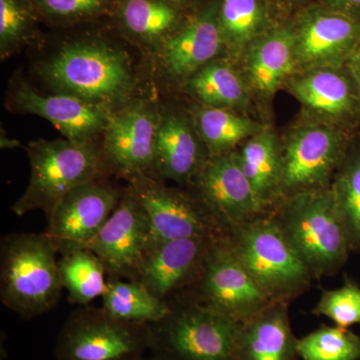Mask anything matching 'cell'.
<instances>
[{
  "mask_svg": "<svg viewBox=\"0 0 360 360\" xmlns=\"http://www.w3.org/2000/svg\"><path fill=\"white\" fill-rule=\"evenodd\" d=\"M37 70L56 94L112 110L129 101L136 84L129 53L101 40L68 42L40 61Z\"/></svg>",
  "mask_w": 360,
  "mask_h": 360,
  "instance_id": "cell-1",
  "label": "cell"
},
{
  "mask_svg": "<svg viewBox=\"0 0 360 360\" xmlns=\"http://www.w3.org/2000/svg\"><path fill=\"white\" fill-rule=\"evenodd\" d=\"M271 217L314 278L333 276L342 269L350 246L330 188L283 198Z\"/></svg>",
  "mask_w": 360,
  "mask_h": 360,
  "instance_id": "cell-2",
  "label": "cell"
},
{
  "mask_svg": "<svg viewBox=\"0 0 360 360\" xmlns=\"http://www.w3.org/2000/svg\"><path fill=\"white\" fill-rule=\"evenodd\" d=\"M56 248L42 233H9L0 241V300L23 319L58 307L63 288Z\"/></svg>",
  "mask_w": 360,
  "mask_h": 360,
  "instance_id": "cell-3",
  "label": "cell"
},
{
  "mask_svg": "<svg viewBox=\"0 0 360 360\" xmlns=\"http://www.w3.org/2000/svg\"><path fill=\"white\" fill-rule=\"evenodd\" d=\"M26 151L30 179L25 193L11 206L18 217L41 210L49 220L66 194L110 174L101 148L94 143L39 139L30 142Z\"/></svg>",
  "mask_w": 360,
  "mask_h": 360,
  "instance_id": "cell-4",
  "label": "cell"
},
{
  "mask_svg": "<svg viewBox=\"0 0 360 360\" xmlns=\"http://www.w3.org/2000/svg\"><path fill=\"white\" fill-rule=\"evenodd\" d=\"M226 238L270 302L290 304L310 288L314 276L288 245L271 213L232 229Z\"/></svg>",
  "mask_w": 360,
  "mask_h": 360,
  "instance_id": "cell-5",
  "label": "cell"
},
{
  "mask_svg": "<svg viewBox=\"0 0 360 360\" xmlns=\"http://www.w3.org/2000/svg\"><path fill=\"white\" fill-rule=\"evenodd\" d=\"M150 326L151 356L158 360H238L241 323L198 303L174 300Z\"/></svg>",
  "mask_w": 360,
  "mask_h": 360,
  "instance_id": "cell-6",
  "label": "cell"
},
{
  "mask_svg": "<svg viewBox=\"0 0 360 360\" xmlns=\"http://www.w3.org/2000/svg\"><path fill=\"white\" fill-rule=\"evenodd\" d=\"M354 135L331 123L302 115L281 139V200L328 189Z\"/></svg>",
  "mask_w": 360,
  "mask_h": 360,
  "instance_id": "cell-7",
  "label": "cell"
},
{
  "mask_svg": "<svg viewBox=\"0 0 360 360\" xmlns=\"http://www.w3.org/2000/svg\"><path fill=\"white\" fill-rule=\"evenodd\" d=\"M150 349V326L108 314L103 307H79L59 330L58 360H144Z\"/></svg>",
  "mask_w": 360,
  "mask_h": 360,
  "instance_id": "cell-8",
  "label": "cell"
},
{
  "mask_svg": "<svg viewBox=\"0 0 360 360\" xmlns=\"http://www.w3.org/2000/svg\"><path fill=\"white\" fill-rule=\"evenodd\" d=\"M174 300L205 305L238 322L252 319L274 303L240 264L226 236L213 241L200 276Z\"/></svg>",
  "mask_w": 360,
  "mask_h": 360,
  "instance_id": "cell-9",
  "label": "cell"
},
{
  "mask_svg": "<svg viewBox=\"0 0 360 360\" xmlns=\"http://www.w3.org/2000/svg\"><path fill=\"white\" fill-rule=\"evenodd\" d=\"M129 186L150 221L149 250L175 239H217L226 236L191 191L167 186L163 180L150 175L135 177Z\"/></svg>",
  "mask_w": 360,
  "mask_h": 360,
  "instance_id": "cell-10",
  "label": "cell"
},
{
  "mask_svg": "<svg viewBox=\"0 0 360 360\" xmlns=\"http://www.w3.org/2000/svg\"><path fill=\"white\" fill-rule=\"evenodd\" d=\"M188 191L225 234L269 214L258 202L233 153L210 156Z\"/></svg>",
  "mask_w": 360,
  "mask_h": 360,
  "instance_id": "cell-11",
  "label": "cell"
},
{
  "mask_svg": "<svg viewBox=\"0 0 360 360\" xmlns=\"http://www.w3.org/2000/svg\"><path fill=\"white\" fill-rule=\"evenodd\" d=\"M161 115L146 101L115 111L103 134L101 150L108 172L127 181L150 175Z\"/></svg>",
  "mask_w": 360,
  "mask_h": 360,
  "instance_id": "cell-12",
  "label": "cell"
},
{
  "mask_svg": "<svg viewBox=\"0 0 360 360\" xmlns=\"http://www.w3.org/2000/svg\"><path fill=\"white\" fill-rule=\"evenodd\" d=\"M120 191L104 179L78 186L54 208L44 233L59 255L86 248L122 200Z\"/></svg>",
  "mask_w": 360,
  "mask_h": 360,
  "instance_id": "cell-13",
  "label": "cell"
},
{
  "mask_svg": "<svg viewBox=\"0 0 360 360\" xmlns=\"http://www.w3.org/2000/svg\"><path fill=\"white\" fill-rule=\"evenodd\" d=\"M150 239L148 213L127 186L120 205L86 248L101 260L108 277L135 281Z\"/></svg>",
  "mask_w": 360,
  "mask_h": 360,
  "instance_id": "cell-14",
  "label": "cell"
},
{
  "mask_svg": "<svg viewBox=\"0 0 360 360\" xmlns=\"http://www.w3.org/2000/svg\"><path fill=\"white\" fill-rule=\"evenodd\" d=\"M302 105V115L354 134L360 127V98L345 66L297 71L284 84Z\"/></svg>",
  "mask_w": 360,
  "mask_h": 360,
  "instance_id": "cell-15",
  "label": "cell"
},
{
  "mask_svg": "<svg viewBox=\"0 0 360 360\" xmlns=\"http://www.w3.org/2000/svg\"><path fill=\"white\" fill-rule=\"evenodd\" d=\"M292 27L296 70L340 68L360 42V21L328 8L305 11Z\"/></svg>",
  "mask_w": 360,
  "mask_h": 360,
  "instance_id": "cell-16",
  "label": "cell"
},
{
  "mask_svg": "<svg viewBox=\"0 0 360 360\" xmlns=\"http://www.w3.org/2000/svg\"><path fill=\"white\" fill-rule=\"evenodd\" d=\"M219 2L213 1L179 27L160 47V68L168 77L187 82L225 51L219 25Z\"/></svg>",
  "mask_w": 360,
  "mask_h": 360,
  "instance_id": "cell-17",
  "label": "cell"
},
{
  "mask_svg": "<svg viewBox=\"0 0 360 360\" xmlns=\"http://www.w3.org/2000/svg\"><path fill=\"white\" fill-rule=\"evenodd\" d=\"M214 240L175 239L151 248L134 281L160 300L172 302L198 281Z\"/></svg>",
  "mask_w": 360,
  "mask_h": 360,
  "instance_id": "cell-18",
  "label": "cell"
},
{
  "mask_svg": "<svg viewBox=\"0 0 360 360\" xmlns=\"http://www.w3.org/2000/svg\"><path fill=\"white\" fill-rule=\"evenodd\" d=\"M13 103L22 112L49 120L65 139L84 144L103 135L115 111L68 94L44 96L25 82L14 89Z\"/></svg>",
  "mask_w": 360,
  "mask_h": 360,
  "instance_id": "cell-19",
  "label": "cell"
},
{
  "mask_svg": "<svg viewBox=\"0 0 360 360\" xmlns=\"http://www.w3.org/2000/svg\"><path fill=\"white\" fill-rule=\"evenodd\" d=\"M238 63L251 96L269 101L296 70L292 27L270 28L246 46Z\"/></svg>",
  "mask_w": 360,
  "mask_h": 360,
  "instance_id": "cell-20",
  "label": "cell"
},
{
  "mask_svg": "<svg viewBox=\"0 0 360 360\" xmlns=\"http://www.w3.org/2000/svg\"><path fill=\"white\" fill-rule=\"evenodd\" d=\"M208 158L210 153L191 117L161 115L150 176L188 187Z\"/></svg>",
  "mask_w": 360,
  "mask_h": 360,
  "instance_id": "cell-21",
  "label": "cell"
},
{
  "mask_svg": "<svg viewBox=\"0 0 360 360\" xmlns=\"http://www.w3.org/2000/svg\"><path fill=\"white\" fill-rule=\"evenodd\" d=\"M239 168L266 213L281 200L283 161L281 139L265 127L233 151Z\"/></svg>",
  "mask_w": 360,
  "mask_h": 360,
  "instance_id": "cell-22",
  "label": "cell"
},
{
  "mask_svg": "<svg viewBox=\"0 0 360 360\" xmlns=\"http://www.w3.org/2000/svg\"><path fill=\"white\" fill-rule=\"evenodd\" d=\"M297 341L291 329L288 303H271L241 323L238 360H297Z\"/></svg>",
  "mask_w": 360,
  "mask_h": 360,
  "instance_id": "cell-23",
  "label": "cell"
},
{
  "mask_svg": "<svg viewBox=\"0 0 360 360\" xmlns=\"http://www.w3.org/2000/svg\"><path fill=\"white\" fill-rule=\"evenodd\" d=\"M234 61L217 58L203 66L186 85L202 105L243 110L250 105L251 92Z\"/></svg>",
  "mask_w": 360,
  "mask_h": 360,
  "instance_id": "cell-24",
  "label": "cell"
},
{
  "mask_svg": "<svg viewBox=\"0 0 360 360\" xmlns=\"http://www.w3.org/2000/svg\"><path fill=\"white\" fill-rule=\"evenodd\" d=\"M191 120L210 156L233 153L241 143L265 127L238 111L202 104L194 106Z\"/></svg>",
  "mask_w": 360,
  "mask_h": 360,
  "instance_id": "cell-25",
  "label": "cell"
},
{
  "mask_svg": "<svg viewBox=\"0 0 360 360\" xmlns=\"http://www.w3.org/2000/svg\"><path fill=\"white\" fill-rule=\"evenodd\" d=\"M116 16L127 34L156 49L181 25L179 7L163 0H120Z\"/></svg>",
  "mask_w": 360,
  "mask_h": 360,
  "instance_id": "cell-26",
  "label": "cell"
},
{
  "mask_svg": "<svg viewBox=\"0 0 360 360\" xmlns=\"http://www.w3.org/2000/svg\"><path fill=\"white\" fill-rule=\"evenodd\" d=\"M219 18L225 51L234 63L252 40L271 28L266 0H220Z\"/></svg>",
  "mask_w": 360,
  "mask_h": 360,
  "instance_id": "cell-27",
  "label": "cell"
},
{
  "mask_svg": "<svg viewBox=\"0 0 360 360\" xmlns=\"http://www.w3.org/2000/svg\"><path fill=\"white\" fill-rule=\"evenodd\" d=\"M101 298V307L122 321L153 324L172 311L169 302L156 297L139 281L108 277Z\"/></svg>",
  "mask_w": 360,
  "mask_h": 360,
  "instance_id": "cell-28",
  "label": "cell"
},
{
  "mask_svg": "<svg viewBox=\"0 0 360 360\" xmlns=\"http://www.w3.org/2000/svg\"><path fill=\"white\" fill-rule=\"evenodd\" d=\"M58 269L61 283L73 304L84 307L103 295L108 284L105 267L89 248L61 255Z\"/></svg>",
  "mask_w": 360,
  "mask_h": 360,
  "instance_id": "cell-29",
  "label": "cell"
},
{
  "mask_svg": "<svg viewBox=\"0 0 360 360\" xmlns=\"http://www.w3.org/2000/svg\"><path fill=\"white\" fill-rule=\"evenodd\" d=\"M330 188L350 250H360V143L352 142Z\"/></svg>",
  "mask_w": 360,
  "mask_h": 360,
  "instance_id": "cell-30",
  "label": "cell"
},
{
  "mask_svg": "<svg viewBox=\"0 0 360 360\" xmlns=\"http://www.w3.org/2000/svg\"><path fill=\"white\" fill-rule=\"evenodd\" d=\"M302 360H360V336L348 328L322 326L298 338Z\"/></svg>",
  "mask_w": 360,
  "mask_h": 360,
  "instance_id": "cell-31",
  "label": "cell"
},
{
  "mask_svg": "<svg viewBox=\"0 0 360 360\" xmlns=\"http://www.w3.org/2000/svg\"><path fill=\"white\" fill-rule=\"evenodd\" d=\"M37 32V9L32 0H0V56L9 58Z\"/></svg>",
  "mask_w": 360,
  "mask_h": 360,
  "instance_id": "cell-32",
  "label": "cell"
},
{
  "mask_svg": "<svg viewBox=\"0 0 360 360\" xmlns=\"http://www.w3.org/2000/svg\"><path fill=\"white\" fill-rule=\"evenodd\" d=\"M312 314L328 317L342 328L360 324L359 286L347 278L338 290H323Z\"/></svg>",
  "mask_w": 360,
  "mask_h": 360,
  "instance_id": "cell-33",
  "label": "cell"
},
{
  "mask_svg": "<svg viewBox=\"0 0 360 360\" xmlns=\"http://www.w3.org/2000/svg\"><path fill=\"white\" fill-rule=\"evenodd\" d=\"M37 13L58 25L94 20L108 13L113 0H32Z\"/></svg>",
  "mask_w": 360,
  "mask_h": 360,
  "instance_id": "cell-34",
  "label": "cell"
},
{
  "mask_svg": "<svg viewBox=\"0 0 360 360\" xmlns=\"http://www.w3.org/2000/svg\"><path fill=\"white\" fill-rule=\"evenodd\" d=\"M326 8L360 21V0H326Z\"/></svg>",
  "mask_w": 360,
  "mask_h": 360,
  "instance_id": "cell-35",
  "label": "cell"
},
{
  "mask_svg": "<svg viewBox=\"0 0 360 360\" xmlns=\"http://www.w3.org/2000/svg\"><path fill=\"white\" fill-rule=\"evenodd\" d=\"M345 66L348 72H349L352 80H354L360 98V42L357 45L356 49H354V51L352 52V56L347 59Z\"/></svg>",
  "mask_w": 360,
  "mask_h": 360,
  "instance_id": "cell-36",
  "label": "cell"
},
{
  "mask_svg": "<svg viewBox=\"0 0 360 360\" xmlns=\"http://www.w3.org/2000/svg\"><path fill=\"white\" fill-rule=\"evenodd\" d=\"M163 1H167L168 4H172V6H174L179 7L180 8V7L187 4L189 0H163Z\"/></svg>",
  "mask_w": 360,
  "mask_h": 360,
  "instance_id": "cell-37",
  "label": "cell"
},
{
  "mask_svg": "<svg viewBox=\"0 0 360 360\" xmlns=\"http://www.w3.org/2000/svg\"><path fill=\"white\" fill-rule=\"evenodd\" d=\"M144 360H158V359H155V357L151 356V355H150V356H149V357H146V359H144Z\"/></svg>",
  "mask_w": 360,
  "mask_h": 360,
  "instance_id": "cell-38",
  "label": "cell"
},
{
  "mask_svg": "<svg viewBox=\"0 0 360 360\" xmlns=\"http://www.w3.org/2000/svg\"><path fill=\"white\" fill-rule=\"evenodd\" d=\"M276 1L290 2V1H293V0H276Z\"/></svg>",
  "mask_w": 360,
  "mask_h": 360,
  "instance_id": "cell-39",
  "label": "cell"
}]
</instances>
